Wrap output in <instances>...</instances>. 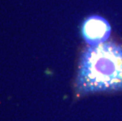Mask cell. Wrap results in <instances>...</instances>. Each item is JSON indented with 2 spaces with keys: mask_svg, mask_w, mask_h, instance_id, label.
<instances>
[{
  "mask_svg": "<svg viewBox=\"0 0 122 121\" xmlns=\"http://www.w3.org/2000/svg\"><path fill=\"white\" fill-rule=\"evenodd\" d=\"M121 91L122 45L107 41L85 47L75 80L76 96Z\"/></svg>",
  "mask_w": 122,
  "mask_h": 121,
  "instance_id": "1",
  "label": "cell"
},
{
  "mask_svg": "<svg viewBox=\"0 0 122 121\" xmlns=\"http://www.w3.org/2000/svg\"><path fill=\"white\" fill-rule=\"evenodd\" d=\"M111 34V26L104 17L92 15L82 23L81 35L88 46H97L107 42Z\"/></svg>",
  "mask_w": 122,
  "mask_h": 121,
  "instance_id": "2",
  "label": "cell"
}]
</instances>
